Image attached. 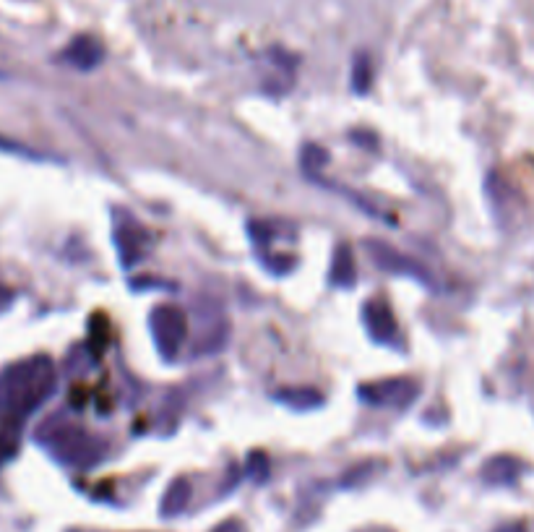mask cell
I'll use <instances>...</instances> for the list:
<instances>
[{
    "label": "cell",
    "instance_id": "cell-1",
    "mask_svg": "<svg viewBox=\"0 0 534 532\" xmlns=\"http://www.w3.org/2000/svg\"><path fill=\"white\" fill-rule=\"evenodd\" d=\"M58 386V368L50 355H29L0 371V426L19 431Z\"/></svg>",
    "mask_w": 534,
    "mask_h": 532
},
{
    "label": "cell",
    "instance_id": "cell-2",
    "mask_svg": "<svg viewBox=\"0 0 534 532\" xmlns=\"http://www.w3.org/2000/svg\"><path fill=\"white\" fill-rule=\"evenodd\" d=\"M37 439L58 462L68 467H81V470L102 462L107 452L105 441H99L86 428L76 426L66 418L47 420L45 426L40 428V433H37Z\"/></svg>",
    "mask_w": 534,
    "mask_h": 532
},
{
    "label": "cell",
    "instance_id": "cell-3",
    "mask_svg": "<svg viewBox=\"0 0 534 532\" xmlns=\"http://www.w3.org/2000/svg\"><path fill=\"white\" fill-rule=\"evenodd\" d=\"M149 329L159 355L165 360H175L188 334V316L178 306H157L149 316Z\"/></svg>",
    "mask_w": 534,
    "mask_h": 532
},
{
    "label": "cell",
    "instance_id": "cell-4",
    "mask_svg": "<svg viewBox=\"0 0 534 532\" xmlns=\"http://www.w3.org/2000/svg\"><path fill=\"white\" fill-rule=\"evenodd\" d=\"M113 240L123 266L139 264L152 251V235H149V230L139 220H133L128 212H115Z\"/></svg>",
    "mask_w": 534,
    "mask_h": 532
},
{
    "label": "cell",
    "instance_id": "cell-5",
    "mask_svg": "<svg viewBox=\"0 0 534 532\" xmlns=\"http://www.w3.org/2000/svg\"><path fill=\"white\" fill-rule=\"evenodd\" d=\"M368 253H370V259L376 261L378 269H383V272L402 274V277H415V280L425 282V285H433V277L425 272V266H422L420 261L409 259V256H404L402 251L386 246V243H381V240H370Z\"/></svg>",
    "mask_w": 534,
    "mask_h": 532
},
{
    "label": "cell",
    "instance_id": "cell-6",
    "mask_svg": "<svg viewBox=\"0 0 534 532\" xmlns=\"http://www.w3.org/2000/svg\"><path fill=\"white\" fill-rule=\"evenodd\" d=\"M417 397V384L412 379H383L360 386V399L378 407H404Z\"/></svg>",
    "mask_w": 534,
    "mask_h": 532
},
{
    "label": "cell",
    "instance_id": "cell-7",
    "mask_svg": "<svg viewBox=\"0 0 534 532\" xmlns=\"http://www.w3.org/2000/svg\"><path fill=\"white\" fill-rule=\"evenodd\" d=\"M363 321L368 326V334L381 345H391V342L399 340V326H396L394 313L391 308L383 303L381 298L368 300L363 306Z\"/></svg>",
    "mask_w": 534,
    "mask_h": 532
},
{
    "label": "cell",
    "instance_id": "cell-8",
    "mask_svg": "<svg viewBox=\"0 0 534 532\" xmlns=\"http://www.w3.org/2000/svg\"><path fill=\"white\" fill-rule=\"evenodd\" d=\"M60 60L71 68H79V71H92L102 63V45L89 34H79L68 42L66 50L60 53Z\"/></svg>",
    "mask_w": 534,
    "mask_h": 532
},
{
    "label": "cell",
    "instance_id": "cell-9",
    "mask_svg": "<svg viewBox=\"0 0 534 532\" xmlns=\"http://www.w3.org/2000/svg\"><path fill=\"white\" fill-rule=\"evenodd\" d=\"M521 475V462L508 454H498V457L488 459L482 467V480L490 486H514Z\"/></svg>",
    "mask_w": 534,
    "mask_h": 532
},
{
    "label": "cell",
    "instance_id": "cell-10",
    "mask_svg": "<svg viewBox=\"0 0 534 532\" xmlns=\"http://www.w3.org/2000/svg\"><path fill=\"white\" fill-rule=\"evenodd\" d=\"M329 280H331V285H337V287H352L357 282V266H355V256H352L350 246L339 243V246L334 248Z\"/></svg>",
    "mask_w": 534,
    "mask_h": 532
},
{
    "label": "cell",
    "instance_id": "cell-11",
    "mask_svg": "<svg viewBox=\"0 0 534 532\" xmlns=\"http://www.w3.org/2000/svg\"><path fill=\"white\" fill-rule=\"evenodd\" d=\"M191 496H193L191 480L185 478L172 480L170 488H167L165 496H162V506H159L162 517H175V514L183 512L185 506L191 504Z\"/></svg>",
    "mask_w": 534,
    "mask_h": 532
},
{
    "label": "cell",
    "instance_id": "cell-12",
    "mask_svg": "<svg viewBox=\"0 0 534 532\" xmlns=\"http://www.w3.org/2000/svg\"><path fill=\"white\" fill-rule=\"evenodd\" d=\"M274 399L282 405L295 407V410H310V407H318L324 402L316 389H282V392L274 394Z\"/></svg>",
    "mask_w": 534,
    "mask_h": 532
},
{
    "label": "cell",
    "instance_id": "cell-13",
    "mask_svg": "<svg viewBox=\"0 0 534 532\" xmlns=\"http://www.w3.org/2000/svg\"><path fill=\"white\" fill-rule=\"evenodd\" d=\"M370 81H373V68H370L368 55H357L355 63H352V87L357 94H363L370 89Z\"/></svg>",
    "mask_w": 534,
    "mask_h": 532
},
{
    "label": "cell",
    "instance_id": "cell-14",
    "mask_svg": "<svg viewBox=\"0 0 534 532\" xmlns=\"http://www.w3.org/2000/svg\"><path fill=\"white\" fill-rule=\"evenodd\" d=\"M326 162H329V154L321 147H316V144H308V147L303 149V165L308 173H316L318 167L326 165Z\"/></svg>",
    "mask_w": 534,
    "mask_h": 532
},
{
    "label": "cell",
    "instance_id": "cell-15",
    "mask_svg": "<svg viewBox=\"0 0 534 532\" xmlns=\"http://www.w3.org/2000/svg\"><path fill=\"white\" fill-rule=\"evenodd\" d=\"M16 452H19V444H16L14 436L8 431H0V467L11 462L16 457Z\"/></svg>",
    "mask_w": 534,
    "mask_h": 532
},
{
    "label": "cell",
    "instance_id": "cell-16",
    "mask_svg": "<svg viewBox=\"0 0 534 532\" xmlns=\"http://www.w3.org/2000/svg\"><path fill=\"white\" fill-rule=\"evenodd\" d=\"M251 470L256 473L258 480H261L266 475V459L261 457V454H253V457H251Z\"/></svg>",
    "mask_w": 534,
    "mask_h": 532
},
{
    "label": "cell",
    "instance_id": "cell-17",
    "mask_svg": "<svg viewBox=\"0 0 534 532\" xmlns=\"http://www.w3.org/2000/svg\"><path fill=\"white\" fill-rule=\"evenodd\" d=\"M211 532H240V522L230 519V522H222V525H217Z\"/></svg>",
    "mask_w": 534,
    "mask_h": 532
},
{
    "label": "cell",
    "instance_id": "cell-18",
    "mask_svg": "<svg viewBox=\"0 0 534 532\" xmlns=\"http://www.w3.org/2000/svg\"><path fill=\"white\" fill-rule=\"evenodd\" d=\"M11 300H14V293H11V290H6V287H0V311H3V308H6Z\"/></svg>",
    "mask_w": 534,
    "mask_h": 532
},
{
    "label": "cell",
    "instance_id": "cell-19",
    "mask_svg": "<svg viewBox=\"0 0 534 532\" xmlns=\"http://www.w3.org/2000/svg\"><path fill=\"white\" fill-rule=\"evenodd\" d=\"M498 532H527V527L524 525H506V527H501Z\"/></svg>",
    "mask_w": 534,
    "mask_h": 532
}]
</instances>
